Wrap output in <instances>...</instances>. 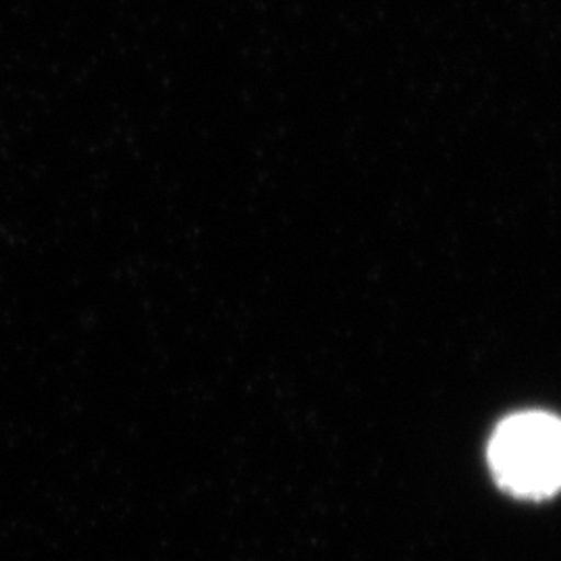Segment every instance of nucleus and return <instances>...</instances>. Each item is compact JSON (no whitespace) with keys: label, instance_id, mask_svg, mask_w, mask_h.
Listing matches in <instances>:
<instances>
[{"label":"nucleus","instance_id":"nucleus-1","mask_svg":"<svg viewBox=\"0 0 561 561\" xmlns=\"http://www.w3.org/2000/svg\"><path fill=\"white\" fill-rule=\"evenodd\" d=\"M495 481L524 500H545L561 489V421L545 412L514 414L489 443Z\"/></svg>","mask_w":561,"mask_h":561}]
</instances>
